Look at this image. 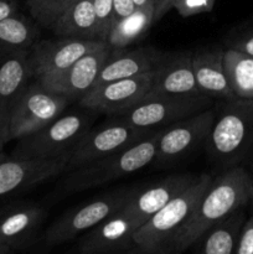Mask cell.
Instances as JSON below:
<instances>
[{
    "label": "cell",
    "mask_w": 253,
    "mask_h": 254,
    "mask_svg": "<svg viewBox=\"0 0 253 254\" xmlns=\"http://www.w3.org/2000/svg\"><path fill=\"white\" fill-rule=\"evenodd\" d=\"M7 141H10L9 130H6V129L0 127V153L2 151V148H4V145L7 143Z\"/></svg>",
    "instance_id": "obj_35"
},
{
    "label": "cell",
    "mask_w": 253,
    "mask_h": 254,
    "mask_svg": "<svg viewBox=\"0 0 253 254\" xmlns=\"http://www.w3.org/2000/svg\"><path fill=\"white\" fill-rule=\"evenodd\" d=\"M11 253H14V252H12V251L10 250L7 246L2 245V243L0 242V254H11Z\"/></svg>",
    "instance_id": "obj_37"
},
{
    "label": "cell",
    "mask_w": 253,
    "mask_h": 254,
    "mask_svg": "<svg viewBox=\"0 0 253 254\" xmlns=\"http://www.w3.org/2000/svg\"><path fill=\"white\" fill-rule=\"evenodd\" d=\"M92 118L83 113L61 114L44 128L17 140L11 158H61L68 156L83 134L91 128Z\"/></svg>",
    "instance_id": "obj_5"
},
{
    "label": "cell",
    "mask_w": 253,
    "mask_h": 254,
    "mask_svg": "<svg viewBox=\"0 0 253 254\" xmlns=\"http://www.w3.org/2000/svg\"><path fill=\"white\" fill-rule=\"evenodd\" d=\"M211 180L212 176L208 174H200L188 189L148 218L134 233V252L168 253L176 232L196 207Z\"/></svg>",
    "instance_id": "obj_4"
},
{
    "label": "cell",
    "mask_w": 253,
    "mask_h": 254,
    "mask_svg": "<svg viewBox=\"0 0 253 254\" xmlns=\"http://www.w3.org/2000/svg\"><path fill=\"white\" fill-rule=\"evenodd\" d=\"M68 156L0 159V200L36 186L67 171Z\"/></svg>",
    "instance_id": "obj_13"
},
{
    "label": "cell",
    "mask_w": 253,
    "mask_h": 254,
    "mask_svg": "<svg viewBox=\"0 0 253 254\" xmlns=\"http://www.w3.org/2000/svg\"><path fill=\"white\" fill-rule=\"evenodd\" d=\"M150 92L201 94L192 68V51L163 52L153 71Z\"/></svg>",
    "instance_id": "obj_18"
},
{
    "label": "cell",
    "mask_w": 253,
    "mask_h": 254,
    "mask_svg": "<svg viewBox=\"0 0 253 254\" xmlns=\"http://www.w3.org/2000/svg\"><path fill=\"white\" fill-rule=\"evenodd\" d=\"M135 7H148L155 4V0H133Z\"/></svg>",
    "instance_id": "obj_36"
},
{
    "label": "cell",
    "mask_w": 253,
    "mask_h": 254,
    "mask_svg": "<svg viewBox=\"0 0 253 254\" xmlns=\"http://www.w3.org/2000/svg\"><path fill=\"white\" fill-rule=\"evenodd\" d=\"M212 99L203 94L149 92L135 106L112 117L140 128L160 129L210 108Z\"/></svg>",
    "instance_id": "obj_6"
},
{
    "label": "cell",
    "mask_w": 253,
    "mask_h": 254,
    "mask_svg": "<svg viewBox=\"0 0 253 254\" xmlns=\"http://www.w3.org/2000/svg\"><path fill=\"white\" fill-rule=\"evenodd\" d=\"M154 24V5L135 7L133 12L113 22L106 42L111 50L126 49L143 39Z\"/></svg>",
    "instance_id": "obj_24"
},
{
    "label": "cell",
    "mask_w": 253,
    "mask_h": 254,
    "mask_svg": "<svg viewBox=\"0 0 253 254\" xmlns=\"http://www.w3.org/2000/svg\"><path fill=\"white\" fill-rule=\"evenodd\" d=\"M235 254H253V205L252 212L246 218L241 230Z\"/></svg>",
    "instance_id": "obj_31"
},
{
    "label": "cell",
    "mask_w": 253,
    "mask_h": 254,
    "mask_svg": "<svg viewBox=\"0 0 253 254\" xmlns=\"http://www.w3.org/2000/svg\"><path fill=\"white\" fill-rule=\"evenodd\" d=\"M192 68L201 94L221 101L236 98L226 76L223 47H202L192 51Z\"/></svg>",
    "instance_id": "obj_20"
},
{
    "label": "cell",
    "mask_w": 253,
    "mask_h": 254,
    "mask_svg": "<svg viewBox=\"0 0 253 254\" xmlns=\"http://www.w3.org/2000/svg\"><path fill=\"white\" fill-rule=\"evenodd\" d=\"M135 10L133 0H113L114 21L126 16ZM113 21V22H114Z\"/></svg>",
    "instance_id": "obj_32"
},
{
    "label": "cell",
    "mask_w": 253,
    "mask_h": 254,
    "mask_svg": "<svg viewBox=\"0 0 253 254\" xmlns=\"http://www.w3.org/2000/svg\"><path fill=\"white\" fill-rule=\"evenodd\" d=\"M46 211L34 202H19L0 211V242L12 252L22 251L36 240Z\"/></svg>",
    "instance_id": "obj_17"
},
{
    "label": "cell",
    "mask_w": 253,
    "mask_h": 254,
    "mask_svg": "<svg viewBox=\"0 0 253 254\" xmlns=\"http://www.w3.org/2000/svg\"><path fill=\"white\" fill-rule=\"evenodd\" d=\"M135 188H121L67 211L49 226L44 233V246L54 248L78 238L92 227L121 210Z\"/></svg>",
    "instance_id": "obj_7"
},
{
    "label": "cell",
    "mask_w": 253,
    "mask_h": 254,
    "mask_svg": "<svg viewBox=\"0 0 253 254\" xmlns=\"http://www.w3.org/2000/svg\"><path fill=\"white\" fill-rule=\"evenodd\" d=\"M153 72L119 78L92 88L78 104L93 113L114 117L135 106L151 91Z\"/></svg>",
    "instance_id": "obj_12"
},
{
    "label": "cell",
    "mask_w": 253,
    "mask_h": 254,
    "mask_svg": "<svg viewBox=\"0 0 253 254\" xmlns=\"http://www.w3.org/2000/svg\"><path fill=\"white\" fill-rule=\"evenodd\" d=\"M92 1H93L94 11L98 19L99 36H101V40L106 41L107 35L114 21L113 0H92Z\"/></svg>",
    "instance_id": "obj_28"
},
{
    "label": "cell",
    "mask_w": 253,
    "mask_h": 254,
    "mask_svg": "<svg viewBox=\"0 0 253 254\" xmlns=\"http://www.w3.org/2000/svg\"><path fill=\"white\" fill-rule=\"evenodd\" d=\"M226 49L236 50L253 57V26L228 37Z\"/></svg>",
    "instance_id": "obj_30"
},
{
    "label": "cell",
    "mask_w": 253,
    "mask_h": 254,
    "mask_svg": "<svg viewBox=\"0 0 253 254\" xmlns=\"http://www.w3.org/2000/svg\"><path fill=\"white\" fill-rule=\"evenodd\" d=\"M208 159L223 170L240 165L253 149V99L222 101L205 141Z\"/></svg>",
    "instance_id": "obj_2"
},
{
    "label": "cell",
    "mask_w": 253,
    "mask_h": 254,
    "mask_svg": "<svg viewBox=\"0 0 253 254\" xmlns=\"http://www.w3.org/2000/svg\"><path fill=\"white\" fill-rule=\"evenodd\" d=\"M160 130V129H159ZM159 130L129 148L67 171L57 193L68 196L74 192L106 185L131 175L153 164L156 154Z\"/></svg>",
    "instance_id": "obj_3"
},
{
    "label": "cell",
    "mask_w": 253,
    "mask_h": 254,
    "mask_svg": "<svg viewBox=\"0 0 253 254\" xmlns=\"http://www.w3.org/2000/svg\"><path fill=\"white\" fill-rule=\"evenodd\" d=\"M251 203H252V205H253V201H252V202H251Z\"/></svg>",
    "instance_id": "obj_39"
},
{
    "label": "cell",
    "mask_w": 253,
    "mask_h": 254,
    "mask_svg": "<svg viewBox=\"0 0 253 254\" xmlns=\"http://www.w3.org/2000/svg\"><path fill=\"white\" fill-rule=\"evenodd\" d=\"M225 69L233 94L253 99V57L232 49H225Z\"/></svg>",
    "instance_id": "obj_26"
},
{
    "label": "cell",
    "mask_w": 253,
    "mask_h": 254,
    "mask_svg": "<svg viewBox=\"0 0 253 254\" xmlns=\"http://www.w3.org/2000/svg\"><path fill=\"white\" fill-rule=\"evenodd\" d=\"M66 97L46 88L41 82L30 83L12 111L10 140H19L59 118L68 106Z\"/></svg>",
    "instance_id": "obj_9"
},
{
    "label": "cell",
    "mask_w": 253,
    "mask_h": 254,
    "mask_svg": "<svg viewBox=\"0 0 253 254\" xmlns=\"http://www.w3.org/2000/svg\"><path fill=\"white\" fill-rule=\"evenodd\" d=\"M156 130L159 129L140 128L117 119L97 128H89L69 153L67 171L129 148Z\"/></svg>",
    "instance_id": "obj_8"
},
{
    "label": "cell",
    "mask_w": 253,
    "mask_h": 254,
    "mask_svg": "<svg viewBox=\"0 0 253 254\" xmlns=\"http://www.w3.org/2000/svg\"><path fill=\"white\" fill-rule=\"evenodd\" d=\"M77 0H27L32 19L45 29H51L57 19Z\"/></svg>",
    "instance_id": "obj_27"
},
{
    "label": "cell",
    "mask_w": 253,
    "mask_h": 254,
    "mask_svg": "<svg viewBox=\"0 0 253 254\" xmlns=\"http://www.w3.org/2000/svg\"><path fill=\"white\" fill-rule=\"evenodd\" d=\"M39 30L19 11L0 21V60L21 50H30L36 42Z\"/></svg>",
    "instance_id": "obj_25"
},
{
    "label": "cell",
    "mask_w": 253,
    "mask_h": 254,
    "mask_svg": "<svg viewBox=\"0 0 253 254\" xmlns=\"http://www.w3.org/2000/svg\"><path fill=\"white\" fill-rule=\"evenodd\" d=\"M139 227V223L121 208L79 236L77 252L81 254L134 252V233Z\"/></svg>",
    "instance_id": "obj_14"
},
{
    "label": "cell",
    "mask_w": 253,
    "mask_h": 254,
    "mask_svg": "<svg viewBox=\"0 0 253 254\" xmlns=\"http://www.w3.org/2000/svg\"><path fill=\"white\" fill-rule=\"evenodd\" d=\"M4 153H2V151H1V153H0V159H2V158H4Z\"/></svg>",
    "instance_id": "obj_38"
},
{
    "label": "cell",
    "mask_w": 253,
    "mask_h": 254,
    "mask_svg": "<svg viewBox=\"0 0 253 254\" xmlns=\"http://www.w3.org/2000/svg\"><path fill=\"white\" fill-rule=\"evenodd\" d=\"M198 175L174 174L145 188H135L122 210L141 226L175 196L188 189Z\"/></svg>",
    "instance_id": "obj_16"
},
{
    "label": "cell",
    "mask_w": 253,
    "mask_h": 254,
    "mask_svg": "<svg viewBox=\"0 0 253 254\" xmlns=\"http://www.w3.org/2000/svg\"><path fill=\"white\" fill-rule=\"evenodd\" d=\"M175 1L176 0H155V4H154V22L165 16L166 12H169L174 7Z\"/></svg>",
    "instance_id": "obj_33"
},
{
    "label": "cell",
    "mask_w": 253,
    "mask_h": 254,
    "mask_svg": "<svg viewBox=\"0 0 253 254\" xmlns=\"http://www.w3.org/2000/svg\"><path fill=\"white\" fill-rule=\"evenodd\" d=\"M111 47L104 45L74 62L64 71L41 79L46 88L66 97L69 102L78 103L96 84L104 62L111 54Z\"/></svg>",
    "instance_id": "obj_15"
},
{
    "label": "cell",
    "mask_w": 253,
    "mask_h": 254,
    "mask_svg": "<svg viewBox=\"0 0 253 254\" xmlns=\"http://www.w3.org/2000/svg\"><path fill=\"white\" fill-rule=\"evenodd\" d=\"M246 218L245 208L235 211L211 226L190 250L200 254H235Z\"/></svg>",
    "instance_id": "obj_22"
},
{
    "label": "cell",
    "mask_w": 253,
    "mask_h": 254,
    "mask_svg": "<svg viewBox=\"0 0 253 254\" xmlns=\"http://www.w3.org/2000/svg\"><path fill=\"white\" fill-rule=\"evenodd\" d=\"M29 51L21 50L0 60V127L6 130L12 111L32 78Z\"/></svg>",
    "instance_id": "obj_19"
},
{
    "label": "cell",
    "mask_w": 253,
    "mask_h": 254,
    "mask_svg": "<svg viewBox=\"0 0 253 254\" xmlns=\"http://www.w3.org/2000/svg\"><path fill=\"white\" fill-rule=\"evenodd\" d=\"M216 0H176L174 9L183 17L210 12L215 6Z\"/></svg>",
    "instance_id": "obj_29"
},
{
    "label": "cell",
    "mask_w": 253,
    "mask_h": 254,
    "mask_svg": "<svg viewBox=\"0 0 253 254\" xmlns=\"http://www.w3.org/2000/svg\"><path fill=\"white\" fill-rule=\"evenodd\" d=\"M161 54L163 52L153 46H140L131 50H113L104 62L94 87L119 78L153 72L160 60Z\"/></svg>",
    "instance_id": "obj_21"
},
{
    "label": "cell",
    "mask_w": 253,
    "mask_h": 254,
    "mask_svg": "<svg viewBox=\"0 0 253 254\" xmlns=\"http://www.w3.org/2000/svg\"><path fill=\"white\" fill-rule=\"evenodd\" d=\"M107 42L102 40H81L59 37L36 41L29 51V68L31 77L36 81L54 76L64 71L81 57Z\"/></svg>",
    "instance_id": "obj_11"
},
{
    "label": "cell",
    "mask_w": 253,
    "mask_h": 254,
    "mask_svg": "<svg viewBox=\"0 0 253 254\" xmlns=\"http://www.w3.org/2000/svg\"><path fill=\"white\" fill-rule=\"evenodd\" d=\"M215 116L216 108H207L160 128L154 165L165 166L205 145Z\"/></svg>",
    "instance_id": "obj_10"
},
{
    "label": "cell",
    "mask_w": 253,
    "mask_h": 254,
    "mask_svg": "<svg viewBox=\"0 0 253 254\" xmlns=\"http://www.w3.org/2000/svg\"><path fill=\"white\" fill-rule=\"evenodd\" d=\"M19 11V0H0V21Z\"/></svg>",
    "instance_id": "obj_34"
},
{
    "label": "cell",
    "mask_w": 253,
    "mask_h": 254,
    "mask_svg": "<svg viewBox=\"0 0 253 254\" xmlns=\"http://www.w3.org/2000/svg\"><path fill=\"white\" fill-rule=\"evenodd\" d=\"M253 201V176L243 166L223 170L211 180L196 207L176 232L168 253L190 250L212 225Z\"/></svg>",
    "instance_id": "obj_1"
},
{
    "label": "cell",
    "mask_w": 253,
    "mask_h": 254,
    "mask_svg": "<svg viewBox=\"0 0 253 254\" xmlns=\"http://www.w3.org/2000/svg\"><path fill=\"white\" fill-rule=\"evenodd\" d=\"M50 30L59 37L101 40L98 19L92 0H77L55 21Z\"/></svg>",
    "instance_id": "obj_23"
}]
</instances>
